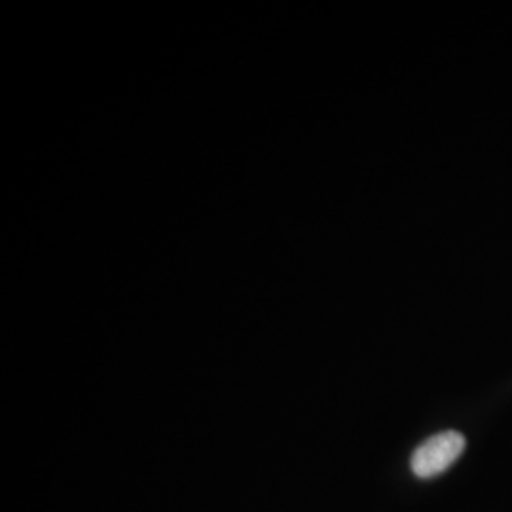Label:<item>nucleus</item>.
Wrapping results in <instances>:
<instances>
[{
  "label": "nucleus",
  "mask_w": 512,
  "mask_h": 512,
  "mask_svg": "<svg viewBox=\"0 0 512 512\" xmlns=\"http://www.w3.org/2000/svg\"><path fill=\"white\" fill-rule=\"evenodd\" d=\"M465 450V437L458 431H444L421 442L412 454L410 467L418 478H433L452 467Z\"/></svg>",
  "instance_id": "obj_1"
}]
</instances>
